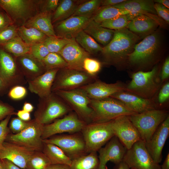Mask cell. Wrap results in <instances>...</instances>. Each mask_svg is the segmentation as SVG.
I'll return each instance as SVG.
<instances>
[{
    "label": "cell",
    "instance_id": "2e32d148",
    "mask_svg": "<svg viewBox=\"0 0 169 169\" xmlns=\"http://www.w3.org/2000/svg\"><path fill=\"white\" fill-rule=\"evenodd\" d=\"M169 135V116L159 125L150 139L145 143L151 157L159 163L162 160V151Z\"/></svg>",
    "mask_w": 169,
    "mask_h": 169
},
{
    "label": "cell",
    "instance_id": "681fc988",
    "mask_svg": "<svg viewBox=\"0 0 169 169\" xmlns=\"http://www.w3.org/2000/svg\"><path fill=\"white\" fill-rule=\"evenodd\" d=\"M169 98V83L164 84L161 89L158 95V101L160 104L165 103Z\"/></svg>",
    "mask_w": 169,
    "mask_h": 169
},
{
    "label": "cell",
    "instance_id": "b9f144b4",
    "mask_svg": "<svg viewBox=\"0 0 169 169\" xmlns=\"http://www.w3.org/2000/svg\"><path fill=\"white\" fill-rule=\"evenodd\" d=\"M101 64L98 60L88 57L84 59L83 64L84 71L92 76H94L100 70Z\"/></svg>",
    "mask_w": 169,
    "mask_h": 169
},
{
    "label": "cell",
    "instance_id": "be15d7a7",
    "mask_svg": "<svg viewBox=\"0 0 169 169\" xmlns=\"http://www.w3.org/2000/svg\"><path fill=\"white\" fill-rule=\"evenodd\" d=\"M154 3L160 4L166 8H169V0H155L153 1Z\"/></svg>",
    "mask_w": 169,
    "mask_h": 169
},
{
    "label": "cell",
    "instance_id": "4316f807",
    "mask_svg": "<svg viewBox=\"0 0 169 169\" xmlns=\"http://www.w3.org/2000/svg\"><path fill=\"white\" fill-rule=\"evenodd\" d=\"M51 13L43 11L30 18L23 25L35 28L47 36H56L52 22Z\"/></svg>",
    "mask_w": 169,
    "mask_h": 169
},
{
    "label": "cell",
    "instance_id": "8d00e7d4",
    "mask_svg": "<svg viewBox=\"0 0 169 169\" xmlns=\"http://www.w3.org/2000/svg\"><path fill=\"white\" fill-rule=\"evenodd\" d=\"M101 0H90L79 4L72 16H78L91 17L101 6Z\"/></svg>",
    "mask_w": 169,
    "mask_h": 169
},
{
    "label": "cell",
    "instance_id": "4fadbf2b",
    "mask_svg": "<svg viewBox=\"0 0 169 169\" xmlns=\"http://www.w3.org/2000/svg\"><path fill=\"white\" fill-rule=\"evenodd\" d=\"M58 72L52 87V91L75 89L89 84L92 77L84 71L68 68Z\"/></svg>",
    "mask_w": 169,
    "mask_h": 169
},
{
    "label": "cell",
    "instance_id": "f35d334b",
    "mask_svg": "<svg viewBox=\"0 0 169 169\" xmlns=\"http://www.w3.org/2000/svg\"><path fill=\"white\" fill-rule=\"evenodd\" d=\"M46 71L54 69L67 68L66 62L59 54L49 53L42 62Z\"/></svg>",
    "mask_w": 169,
    "mask_h": 169
},
{
    "label": "cell",
    "instance_id": "003e7915",
    "mask_svg": "<svg viewBox=\"0 0 169 169\" xmlns=\"http://www.w3.org/2000/svg\"><path fill=\"white\" fill-rule=\"evenodd\" d=\"M130 169H136L135 168H130Z\"/></svg>",
    "mask_w": 169,
    "mask_h": 169
},
{
    "label": "cell",
    "instance_id": "ac0fdd59",
    "mask_svg": "<svg viewBox=\"0 0 169 169\" xmlns=\"http://www.w3.org/2000/svg\"><path fill=\"white\" fill-rule=\"evenodd\" d=\"M59 54L67 64L68 68L82 71H84L83 68L84 60L90 56L74 38L71 39Z\"/></svg>",
    "mask_w": 169,
    "mask_h": 169
},
{
    "label": "cell",
    "instance_id": "e0dca14e",
    "mask_svg": "<svg viewBox=\"0 0 169 169\" xmlns=\"http://www.w3.org/2000/svg\"><path fill=\"white\" fill-rule=\"evenodd\" d=\"M34 150L4 141L0 149V159H7L21 169H26L28 161Z\"/></svg>",
    "mask_w": 169,
    "mask_h": 169
},
{
    "label": "cell",
    "instance_id": "8992f818",
    "mask_svg": "<svg viewBox=\"0 0 169 169\" xmlns=\"http://www.w3.org/2000/svg\"><path fill=\"white\" fill-rule=\"evenodd\" d=\"M157 71V68L155 67L149 71H139L133 73L131 81L125 86V91L150 99L159 87L156 79Z\"/></svg>",
    "mask_w": 169,
    "mask_h": 169
},
{
    "label": "cell",
    "instance_id": "44dd1931",
    "mask_svg": "<svg viewBox=\"0 0 169 169\" xmlns=\"http://www.w3.org/2000/svg\"><path fill=\"white\" fill-rule=\"evenodd\" d=\"M125 86L120 82L107 84L97 81L84 85L80 88L91 99H100L110 97L117 92L125 90Z\"/></svg>",
    "mask_w": 169,
    "mask_h": 169
},
{
    "label": "cell",
    "instance_id": "ab89813d",
    "mask_svg": "<svg viewBox=\"0 0 169 169\" xmlns=\"http://www.w3.org/2000/svg\"><path fill=\"white\" fill-rule=\"evenodd\" d=\"M71 39L56 36H48L43 42L49 53L59 54Z\"/></svg>",
    "mask_w": 169,
    "mask_h": 169
},
{
    "label": "cell",
    "instance_id": "5bb4252c",
    "mask_svg": "<svg viewBox=\"0 0 169 169\" xmlns=\"http://www.w3.org/2000/svg\"><path fill=\"white\" fill-rule=\"evenodd\" d=\"M111 126L114 135L127 150L141 140L139 132L128 116H121L112 120Z\"/></svg>",
    "mask_w": 169,
    "mask_h": 169
},
{
    "label": "cell",
    "instance_id": "836d02e7",
    "mask_svg": "<svg viewBox=\"0 0 169 169\" xmlns=\"http://www.w3.org/2000/svg\"><path fill=\"white\" fill-rule=\"evenodd\" d=\"M18 33L19 36L31 46L43 43L48 37L35 28H28L24 25L18 28Z\"/></svg>",
    "mask_w": 169,
    "mask_h": 169
},
{
    "label": "cell",
    "instance_id": "94428289",
    "mask_svg": "<svg viewBox=\"0 0 169 169\" xmlns=\"http://www.w3.org/2000/svg\"><path fill=\"white\" fill-rule=\"evenodd\" d=\"M113 169H130L128 165L123 161L115 164Z\"/></svg>",
    "mask_w": 169,
    "mask_h": 169
},
{
    "label": "cell",
    "instance_id": "7dc6e473",
    "mask_svg": "<svg viewBox=\"0 0 169 169\" xmlns=\"http://www.w3.org/2000/svg\"><path fill=\"white\" fill-rule=\"evenodd\" d=\"M11 115L7 116L0 123V149L4 141L8 135L10 133V130L8 126Z\"/></svg>",
    "mask_w": 169,
    "mask_h": 169
},
{
    "label": "cell",
    "instance_id": "3957f363",
    "mask_svg": "<svg viewBox=\"0 0 169 169\" xmlns=\"http://www.w3.org/2000/svg\"><path fill=\"white\" fill-rule=\"evenodd\" d=\"M90 105L93 112L92 122H107L121 116L137 114L119 100L111 97L100 99H90Z\"/></svg>",
    "mask_w": 169,
    "mask_h": 169
},
{
    "label": "cell",
    "instance_id": "30bf717a",
    "mask_svg": "<svg viewBox=\"0 0 169 169\" xmlns=\"http://www.w3.org/2000/svg\"><path fill=\"white\" fill-rule=\"evenodd\" d=\"M52 94L47 98H41L35 113V119L43 125L51 123L70 111L69 107Z\"/></svg>",
    "mask_w": 169,
    "mask_h": 169
},
{
    "label": "cell",
    "instance_id": "f1b7e54d",
    "mask_svg": "<svg viewBox=\"0 0 169 169\" xmlns=\"http://www.w3.org/2000/svg\"><path fill=\"white\" fill-rule=\"evenodd\" d=\"M83 31L96 41L103 46L107 45L112 39L115 30L102 27L100 24L91 19Z\"/></svg>",
    "mask_w": 169,
    "mask_h": 169
},
{
    "label": "cell",
    "instance_id": "c3c4849f",
    "mask_svg": "<svg viewBox=\"0 0 169 169\" xmlns=\"http://www.w3.org/2000/svg\"><path fill=\"white\" fill-rule=\"evenodd\" d=\"M154 7L157 14L168 24L169 23V9L160 4L156 3H155Z\"/></svg>",
    "mask_w": 169,
    "mask_h": 169
},
{
    "label": "cell",
    "instance_id": "6da1fadb",
    "mask_svg": "<svg viewBox=\"0 0 169 169\" xmlns=\"http://www.w3.org/2000/svg\"><path fill=\"white\" fill-rule=\"evenodd\" d=\"M140 38L127 28L115 30L112 39L101 52L106 62L118 64L128 59Z\"/></svg>",
    "mask_w": 169,
    "mask_h": 169
},
{
    "label": "cell",
    "instance_id": "bcb514c9",
    "mask_svg": "<svg viewBox=\"0 0 169 169\" xmlns=\"http://www.w3.org/2000/svg\"><path fill=\"white\" fill-rule=\"evenodd\" d=\"M27 90L24 87L16 85L13 86L10 90L8 96L14 100H19L23 98L26 95Z\"/></svg>",
    "mask_w": 169,
    "mask_h": 169
},
{
    "label": "cell",
    "instance_id": "ee69618b",
    "mask_svg": "<svg viewBox=\"0 0 169 169\" xmlns=\"http://www.w3.org/2000/svg\"><path fill=\"white\" fill-rule=\"evenodd\" d=\"M19 36L18 28L13 24L0 32V46Z\"/></svg>",
    "mask_w": 169,
    "mask_h": 169
},
{
    "label": "cell",
    "instance_id": "d590c367",
    "mask_svg": "<svg viewBox=\"0 0 169 169\" xmlns=\"http://www.w3.org/2000/svg\"><path fill=\"white\" fill-rule=\"evenodd\" d=\"M74 39L76 42L90 54L101 52L103 50V47L83 30L78 33Z\"/></svg>",
    "mask_w": 169,
    "mask_h": 169
},
{
    "label": "cell",
    "instance_id": "8fae6325",
    "mask_svg": "<svg viewBox=\"0 0 169 169\" xmlns=\"http://www.w3.org/2000/svg\"><path fill=\"white\" fill-rule=\"evenodd\" d=\"M86 124L75 112L70 113L62 118L43 125L41 138L44 140L58 134L80 132Z\"/></svg>",
    "mask_w": 169,
    "mask_h": 169
},
{
    "label": "cell",
    "instance_id": "9a60e30c",
    "mask_svg": "<svg viewBox=\"0 0 169 169\" xmlns=\"http://www.w3.org/2000/svg\"><path fill=\"white\" fill-rule=\"evenodd\" d=\"M127 150L116 136H113L98 151L99 169H106V164L109 161L116 164L123 161Z\"/></svg>",
    "mask_w": 169,
    "mask_h": 169
},
{
    "label": "cell",
    "instance_id": "7402d4cb",
    "mask_svg": "<svg viewBox=\"0 0 169 169\" xmlns=\"http://www.w3.org/2000/svg\"><path fill=\"white\" fill-rule=\"evenodd\" d=\"M13 58L3 49H0V78L7 86L19 83L22 76Z\"/></svg>",
    "mask_w": 169,
    "mask_h": 169
},
{
    "label": "cell",
    "instance_id": "cb8c5ba5",
    "mask_svg": "<svg viewBox=\"0 0 169 169\" xmlns=\"http://www.w3.org/2000/svg\"><path fill=\"white\" fill-rule=\"evenodd\" d=\"M33 2L26 0H0V7L13 22L23 19L31 12Z\"/></svg>",
    "mask_w": 169,
    "mask_h": 169
},
{
    "label": "cell",
    "instance_id": "91938a15",
    "mask_svg": "<svg viewBox=\"0 0 169 169\" xmlns=\"http://www.w3.org/2000/svg\"><path fill=\"white\" fill-rule=\"evenodd\" d=\"M34 108L33 106L31 103L25 102L23 104V110L26 112L30 113L33 111Z\"/></svg>",
    "mask_w": 169,
    "mask_h": 169
},
{
    "label": "cell",
    "instance_id": "6f0895ef",
    "mask_svg": "<svg viewBox=\"0 0 169 169\" xmlns=\"http://www.w3.org/2000/svg\"><path fill=\"white\" fill-rule=\"evenodd\" d=\"M125 0H101V5L103 6H113L121 3Z\"/></svg>",
    "mask_w": 169,
    "mask_h": 169
},
{
    "label": "cell",
    "instance_id": "83f0119b",
    "mask_svg": "<svg viewBox=\"0 0 169 169\" xmlns=\"http://www.w3.org/2000/svg\"><path fill=\"white\" fill-rule=\"evenodd\" d=\"M18 60L22 69V73L28 81L34 79L46 71L42 63L30 54L18 57Z\"/></svg>",
    "mask_w": 169,
    "mask_h": 169
},
{
    "label": "cell",
    "instance_id": "e575fe53",
    "mask_svg": "<svg viewBox=\"0 0 169 169\" xmlns=\"http://www.w3.org/2000/svg\"><path fill=\"white\" fill-rule=\"evenodd\" d=\"M1 46L4 50L13 54L17 57L30 54L31 47L19 36Z\"/></svg>",
    "mask_w": 169,
    "mask_h": 169
},
{
    "label": "cell",
    "instance_id": "603a6c76",
    "mask_svg": "<svg viewBox=\"0 0 169 169\" xmlns=\"http://www.w3.org/2000/svg\"><path fill=\"white\" fill-rule=\"evenodd\" d=\"M54 69L46 71L43 74L28 81V89L40 98H47L52 94V87L59 70Z\"/></svg>",
    "mask_w": 169,
    "mask_h": 169
},
{
    "label": "cell",
    "instance_id": "816d5d0a",
    "mask_svg": "<svg viewBox=\"0 0 169 169\" xmlns=\"http://www.w3.org/2000/svg\"><path fill=\"white\" fill-rule=\"evenodd\" d=\"M14 110L12 107L0 103V120L8 115L15 114Z\"/></svg>",
    "mask_w": 169,
    "mask_h": 169
},
{
    "label": "cell",
    "instance_id": "74e56055",
    "mask_svg": "<svg viewBox=\"0 0 169 169\" xmlns=\"http://www.w3.org/2000/svg\"><path fill=\"white\" fill-rule=\"evenodd\" d=\"M51 164L49 159L41 151H35L27 163L26 169H46Z\"/></svg>",
    "mask_w": 169,
    "mask_h": 169
},
{
    "label": "cell",
    "instance_id": "5b68a950",
    "mask_svg": "<svg viewBox=\"0 0 169 169\" xmlns=\"http://www.w3.org/2000/svg\"><path fill=\"white\" fill-rule=\"evenodd\" d=\"M168 116L167 111L155 109L128 116L139 132L141 140L145 143Z\"/></svg>",
    "mask_w": 169,
    "mask_h": 169
},
{
    "label": "cell",
    "instance_id": "f907efd6",
    "mask_svg": "<svg viewBox=\"0 0 169 169\" xmlns=\"http://www.w3.org/2000/svg\"><path fill=\"white\" fill-rule=\"evenodd\" d=\"M13 23V22L7 13L0 10V32Z\"/></svg>",
    "mask_w": 169,
    "mask_h": 169
},
{
    "label": "cell",
    "instance_id": "db71d44e",
    "mask_svg": "<svg viewBox=\"0 0 169 169\" xmlns=\"http://www.w3.org/2000/svg\"><path fill=\"white\" fill-rule=\"evenodd\" d=\"M169 76V58L167 57L163 65L161 74V79L163 82L167 79Z\"/></svg>",
    "mask_w": 169,
    "mask_h": 169
},
{
    "label": "cell",
    "instance_id": "d6a6232c",
    "mask_svg": "<svg viewBox=\"0 0 169 169\" xmlns=\"http://www.w3.org/2000/svg\"><path fill=\"white\" fill-rule=\"evenodd\" d=\"M70 169H99L97 152H92L72 160Z\"/></svg>",
    "mask_w": 169,
    "mask_h": 169
},
{
    "label": "cell",
    "instance_id": "1f68e13d",
    "mask_svg": "<svg viewBox=\"0 0 169 169\" xmlns=\"http://www.w3.org/2000/svg\"><path fill=\"white\" fill-rule=\"evenodd\" d=\"M130 13L129 11L126 9L112 6H103L99 8L91 18L96 22L100 24L106 20L120 15H127Z\"/></svg>",
    "mask_w": 169,
    "mask_h": 169
},
{
    "label": "cell",
    "instance_id": "9c48e42d",
    "mask_svg": "<svg viewBox=\"0 0 169 169\" xmlns=\"http://www.w3.org/2000/svg\"><path fill=\"white\" fill-rule=\"evenodd\" d=\"M80 132L61 135H55L42 140L43 143H50L59 147L71 160L87 154L85 142Z\"/></svg>",
    "mask_w": 169,
    "mask_h": 169
},
{
    "label": "cell",
    "instance_id": "7bdbcfd3",
    "mask_svg": "<svg viewBox=\"0 0 169 169\" xmlns=\"http://www.w3.org/2000/svg\"><path fill=\"white\" fill-rule=\"evenodd\" d=\"M49 53V51L44 43H38L31 46L30 54L42 63Z\"/></svg>",
    "mask_w": 169,
    "mask_h": 169
},
{
    "label": "cell",
    "instance_id": "e7e4bbea",
    "mask_svg": "<svg viewBox=\"0 0 169 169\" xmlns=\"http://www.w3.org/2000/svg\"><path fill=\"white\" fill-rule=\"evenodd\" d=\"M7 86L5 82L0 78V91Z\"/></svg>",
    "mask_w": 169,
    "mask_h": 169
},
{
    "label": "cell",
    "instance_id": "60d3db41",
    "mask_svg": "<svg viewBox=\"0 0 169 169\" xmlns=\"http://www.w3.org/2000/svg\"><path fill=\"white\" fill-rule=\"evenodd\" d=\"M128 22L126 15H124L106 20L100 24L104 28L117 30L127 28Z\"/></svg>",
    "mask_w": 169,
    "mask_h": 169
},
{
    "label": "cell",
    "instance_id": "52a82bcc",
    "mask_svg": "<svg viewBox=\"0 0 169 169\" xmlns=\"http://www.w3.org/2000/svg\"><path fill=\"white\" fill-rule=\"evenodd\" d=\"M43 125L35 119L28 122V126L19 133H9L5 141L33 149L42 151L44 143L42 139Z\"/></svg>",
    "mask_w": 169,
    "mask_h": 169
},
{
    "label": "cell",
    "instance_id": "7c38bea8",
    "mask_svg": "<svg viewBox=\"0 0 169 169\" xmlns=\"http://www.w3.org/2000/svg\"><path fill=\"white\" fill-rule=\"evenodd\" d=\"M123 161L130 168L161 169V165L151 157L142 140L136 142L127 150Z\"/></svg>",
    "mask_w": 169,
    "mask_h": 169
},
{
    "label": "cell",
    "instance_id": "ffe728a7",
    "mask_svg": "<svg viewBox=\"0 0 169 169\" xmlns=\"http://www.w3.org/2000/svg\"><path fill=\"white\" fill-rule=\"evenodd\" d=\"M110 97L119 100L129 109L136 113L158 109L155 104L150 99L143 98L125 90L115 93Z\"/></svg>",
    "mask_w": 169,
    "mask_h": 169
},
{
    "label": "cell",
    "instance_id": "d4e9b609",
    "mask_svg": "<svg viewBox=\"0 0 169 169\" xmlns=\"http://www.w3.org/2000/svg\"><path fill=\"white\" fill-rule=\"evenodd\" d=\"M147 13L140 14L129 21L127 28L140 37L147 36L154 32L159 23L150 16V14Z\"/></svg>",
    "mask_w": 169,
    "mask_h": 169
},
{
    "label": "cell",
    "instance_id": "680465c9",
    "mask_svg": "<svg viewBox=\"0 0 169 169\" xmlns=\"http://www.w3.org/2000/svg\"><path fill=\"white\" fill-rule=\"evenodd\" d=\"M46 169H70L69 166L62 164H51Z\"/></svg>",
    "mask_w": 169,
    "mask_h": 169
},
{
    "label": "cell",
    "instance_id": "f6af8a7d",
    "mask_svg": "<svg viewBox=\"0 0 169 169\" xmlns=\"http://www.w3.org/2000/svg\"><path fill=\"white\" fill-rule=\"evenodd\" d=\"M28 122L23 121L18 117L13 118L10 123L9 128L13 134H18L28 126Z\"/></svg>",
    "mask_w": 169,
    "mask_h": 169
},
{
    "label": "cell",
    "instance_id": "7a4b0ae2",
    "mask_svg": "<svg viewBox=\"0 0 169 169\" xmlns=\"http://www.w3.org/2000/svg\"><path fill=\"white\" fill-rule=\"evenodd\" d=\"M161 39L160 34L155 31L147 35L136 44L128 59L131 65L145 67L152 64L157 58L161 49Z\"/></svg>",
    "mask_w": 169,
    "mask_h": 169
},
{
    "label": "cell",
    "instance_id": "ba28073f",
    "mask_svg": "<svg viewBox=\"0 0 169 169\" xmlns=\"http://www.w3.org/2000/svg\"><path fill=\"white\" fill-rule=\"evenodd\" d=\"M54 92L69 105L80 119L86 124L92 122L93 112L90 105V99L82 89Z\"/></svg>",
    "mask_w": 169,
    "mask_h": 169
},
{
    "label": "cell",
    "instance_id": "6125c7cd",
    "mask_svg": "<svg viewBox=\"0 0 169 169\" xmlns=\"http://www.w3.org/2000/svg\"><path fill=\"white\" fill-rule=\"evenodd\" d=\"M161 167V169H169V153L167 155Z\"/></svg>",
    "mask_w": 169,
    "mask_h": 169
},
{
    "label": "cell",
    "instance_id": "11a10c76",
    "mask_svg": "<svg viewBox=\"0 0 169 169\" xmlns=\"http://www.w3.org/2000/svg\"><path fill=\"white\" fill-rule=\"evenodd\" d=\"M18 117L25 121H28L31 120L30 113L22 110H19L16 113Z\"/></svg>",
    "mask_w": 169,
    "mask_h": 169
},
{
    "label": "cell",
    "instance_id": "f5cc1de1",
    "mask_svg": "<svg viewBox=\"0 0 169 169\" xmlns=\"http://www.w3.org/2000/svg\"><path fill=\"white\" fill-rule=\"evenodd\" d=\"M60 1L59 0H48L45 1L44 9L43 11L49 12L52 13L55 10L58 6Z\"/></svg>",
    "mask_w": 169,
    "mask_h": 169
},
{
    "label": "cell",
    "instance_id": "f546056e",
    "mask_svg": "<svg viewBox=\"0 0 169 169\" xmlns=\"http://www.w3.org/2000/svg\"><path fill=\"white\" fill-rule=\"evenodd\" d=\"M43 143L42 151L49 159L51 164L71 165L72 160L59 147L52 143Z\"/></svg>",
    "mask_w": 169,
    "mask_h": 169
},
{
    "label": "cell",
    "instance_id": "4dcf8cb0",
    "mask_svg": "<svg viewBox=\"0 0 169 169\" xmlns=\"http://www.w3.org/2000/svg\"><path fill=\"white\" fill-rule=\"evenodd\" d=\"M79 1L72 0L60 1L57 8L53 13L52 23L62 21L71 16L78 5Z\"/></svg>",
    "mask_w": 169,
    "mask_h": 169
},
{
    "label": "cell",
    "instance_id": "03108f58",
    "mask_svg": "<svg viewBox=\"0 0 169 169\" xmlns=\"http://www.w3.org/2000/svg\"><path fill=\"white\" fill-rule=\"evenodd\" d=\"M0 169H4L1 159H0Z\"/></svg>",
    "mask_w": 169,
    "mask_h": 169
},
{
    "label": "cell",
    "instance_id": "277c9868",
    "mask_svg": "<svg viewBox=\"0 0 169 169\" xmlns=\"http://www.w3.org/2000/svg\"><path fill=\"white\" fill-rule=\"evenodd\" d=\"M111 121L103 123L91 122L84 126L81 132L85 142L87 154L97 152L115 136Z\"/></svg>",
    "mask_w": 169,
    "mask_h": 169
},
{
    "label": "cell",
    "instance_id": "d6986e66",
    "mask_svg": "<svg viewBox=\"0 0 169 169\" xmlns=\"http://www.w3.org/2000/svg\"><path fill=\"white\" fill-rule=\"evenodd\" d=\"M91 17L71 16L58 23L55 32L57 37L69 39L74 38L77 34L83 30Z\"/></svg>",
    "mask_w": 169,
    "mask_h": 169
},
{
    "label": "cell",
    "instance_id": "484cf974",
    "mask_svg": "<svg viewBox=\"0 0 169 169\" xmlns=\"http://www.w3.org/2000/svg\"><path fill=\"white\" fill-rule=\"evenodd\" d=\"M154 3L153 1L151 0H125L112 6L129 11L130 13L126 15L129 21L140 14L151 13L156 15Z\"/></svg>",
    "mask_w": 169,
    "mask_h": 169
},
{
    "label": "cell",
    "instance_id": "9f6ffc18",
    "mask_svg": "<svg viewBox=\"0 0 169 169\" xmlns=\"http://www.w3.org/2000/svg\"><path fill=\"white\" fill-rule=\"evenodd\" d=\"M4 169H21L10 161L6 159L1 160Z\"/></svg>",
    "mask_w": 169,
    "mask_h": 169
}]
</instances>
